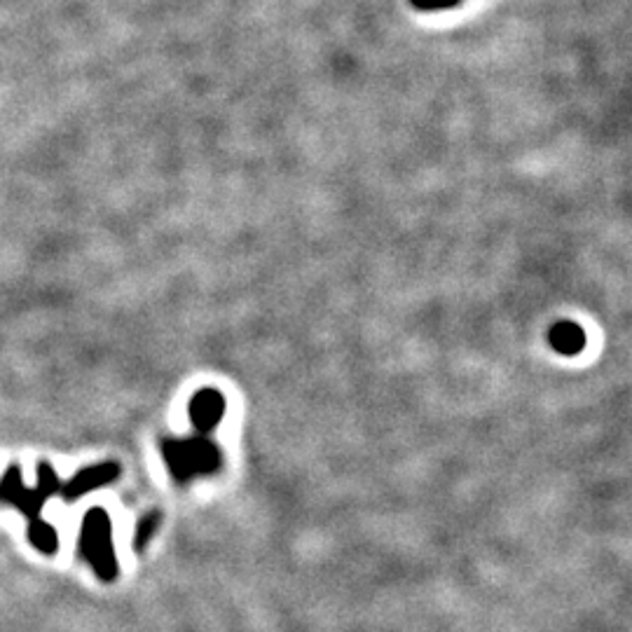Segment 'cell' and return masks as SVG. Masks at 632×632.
I'll return each instance as SVG.
<instances>
[{
  "label": "cell",
  "instance_id": "obj_1",
  "mask_svg": "<svg viewBox=\"0 0 632 632\" xmlns=\"http://www.w3.org/2000/svg\"><path fill=\"white\" fill-rule=\"evenodd\" d=\"M162 455L171 476L181 485H188L192 478L211 476L221 469V450L206 436L185 438V441L167 438L162 441Z\"/></svg>",
  "mask_w": 632,
  "mask_h": 632
},
{
  "label": "cell",
  "instance_id": "obj_2",
  "mask_svg": "<svg viewBox=\"0 0 632 632\" xmlns=\"http://www.w3.org/2000/svg\"><path fill=\"white\" fill-rule=\"evenodd\" d=\"M80 555L89 562L94 574L101 581L111 583L118 576V560L113 551V534H111V518L103 508H92L82 518L80 530Z\"/></svg>",
  "mask_w": 632,
  "mask_h": 632
},
{
  "label": "cell",
  "instance_id": "obj_3",
  "mask_svg": "<svg viewBox=\"0 0 632 632\" xmlns=\"http://www.w3.org/2000/svg\"><path fill=\"white\" fill-rule=\"evenodd\" d=\"M57 492H61V480L57 478V471H54L47 462H40L38 487H33V490L24 487L22 471H19L17 466H10V471L5 473L3 483H0V499H3L5 504L17 506L19 511L29 518V525L43 520L40 518V511H43L45 501Z\"/></svg>",
  "mask_w": 632,
  "mask_h": 632
},
{
  "label": "cell",
  "instance_id": "obj_4",
  "mask_svg": "<svg viewBox=\"0 0 632 632\" xmlns=\"http://www.w3.org/2000/svg\"><path fill=\"white\" fill-rule=\"evenodd\" d=\"M190 422L199 436H209L225 415V398L218 389L206 387L197 391L190 401Z\"/></svg>",
  "mask_w": 632,
  "mask_h": 632
},
{
  "label": "cell",
  "instance_id": "obj_5",
  "mask_svg": "<svg viewBox=\"0 0 632 632\" xmlns=\"http://www.w3.org/2000/svg\"><path fill=\"white\" fill-rule=\"evenodd\" d=\"M118 476H120V466L115 462L89 466V469H82L75 473V476L64 485L61 494H64L66 501H75V499L85 497V494L89 492L99 490V487L103 485H111Z\"/></svg>",
  "mask_w": 632,
  "mask_h": 632
},
{
  "label": "cell",
  "instance_id": "obj_6",
  "mask_svg": "<svg viewBox=\"0 0 632 632\" xmlns=\"http://www.w3.org/2000/svg\"><path fill=\"white\" fill-rule=\"evenodd\" d=\"M548 340H551L555 352L562 356H576L583 347H586V333H583V328L579 324H572V321H560V324H555L551 328Z\"/></svg>",
  "mask_w": 632,
  "mask_h": 632
},
{
  "label": "cell",
  "instance_id": "obj_7",
  "mask_svg": "<svg viewBox=\"0 0 632 632\" xmlns=\"http://www.w3.org/2000/svg\"><path fill=\"white\" fill-rule=\"evenodd\" d=\"M29 541L33 544V548H38L40 553H45V555L57 553V546H59L57 532H54V527H50L43 520L29 525Z\"/></svg>",
  "mask_w": 632,
  "mask_h": 632
},
{
  "label": "cell",
  "instance_id": "obj_8",
  "mask_svg": "<svg viewBox=\"0 0 632 632\" xmlns=\"http://www.w3.org/2000/svg\"><path fill=\"white\" fill-rule=\"evenodd\" d=\"M160 522H162L160 513L143 515V518L139 520V525H136V532H134V551H143V548L150 544V539L155 537L157 530H160Z\"/></svg>",
  "mask_w": 632,
  "mask_h": 632
},
{
  "label": "cell",
  "instance_id": "obj_9",
  "mask_svg": "<svg viewBox=\"0 0 632 632\" xmlns=\"http://www.w3.org/2000/svg\"><path fill=\"white\" fill-rule=\"evenodd\" d=\"M457 3H462V0H412V5H415L417 10H448V8H455Z\"/></svg>",
  "mask_w": 632,
  "mask_h": 632
}]
</instances>
